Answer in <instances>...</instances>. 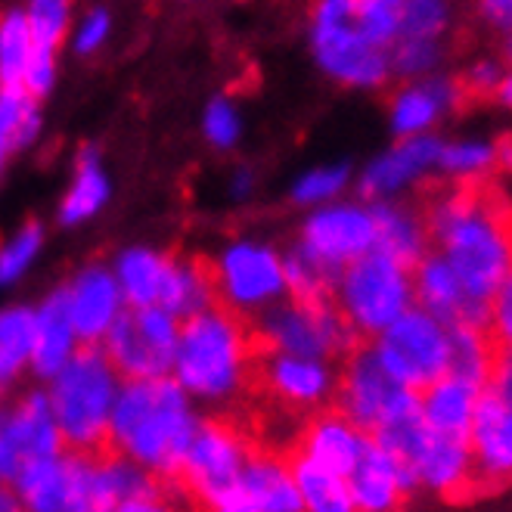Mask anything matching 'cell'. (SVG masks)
Returning <instances> with one entry per match:
<instances>
[{
	"label": "cell",
	"instance_id": "obj_37",
	"mask_svg": "<svg viewBox=\"0 0 512 512\" xmlns=\"http://www.w3.org/2000/svg\"><path fill=\"white\" fill-rule=\"evenodd\" d=\"M205 137L218 149H230L239 137V115L227 100H215L205 112Z\"/></svg>",
	"mask_w": 512,
	"mask_h": 512
},
{
	"label": "cell",
	"instance_id": "obj_14",
	"mask_svg": "<svg viewBox=\"0 0 512 512\" xmlns=\"http://www.w3.org/2000/svg\"><path fill=\"white\" fill-rule=\"evenodd\" d=\"M370 444V435L364 429H357L351 419H345L333 407H320L314 410L305 423L298 426L295 438L289 441L286 454L308 457L329 472H336L348 478V472L357 466V460L364 457V450Z\"/></svg>",
	"mask_w": 512,
	"mask_h": 512
},
{
	"label": "cell",
	"instance_id": "obj_26",
	"mask_svg": "<svg viewBox=\"0 0 512 512\" xmlns=\"http://www.w3.org/2000/svg\"><path fill=\"white\" fill-rule=\"evenodd\" d=\"M109 196V184H106V174L100 168V156L97 149H84L78 156V180L72 193L66 196L63 208H59V224H81L84 218H90L94 212H100L103 202Z\"/></svg>",
	"mask_w": 512,
	"mask_h": 512
},
{
	"label": "cell",
	"instance_id": "obj_20",
	"mask_svg": "<svg viewBox=\"0 0 512 512\" xmlns=\"http://www.w3.org/2000/svg\"><path fill=\"white\" fill-rule=\"evenodd\" d=\"M122 286L103 267H87L69 283V317L81 342H100L115 314L122 311Z\"/></svg>",
	"mask_w": 512,
	"mask_h": 512
},
{
	"label": "cell",
	"instance_id": "obj_34",
	"mask_svg": "<svg viewBox=\"0 0 512 512\" xmlns=\"http://www.w3.org/2000/svg\"><path fill=\"white\" fill-rule=\"evenodd\" d=\"M348 165H333V168H317L311 174H305L295 184L292 199L295 202H323V199H333L345 190L348 184Z\"/></svg>",
	"mask_w": 512,
	"mask_h": 512
},
{
	"label": "cell",
	"instance_id": "obj_25",
	"mask_svg": "<svg viewBox=\"0 0 512 512\" xmlns=\"http://www.w3.org/2000/svg\"><path fill=\"white\" fill-rule=\"evenodd\" d=\"M35 314L25 308L0 311V395L10 388L19 370L32 360Z\"/></svg>",
	"mask_w": 512,
	"mask_h": 512
},
{
	"label": "cell",
	"instance_id": "obj_42",
	"mask_svg": "<svg viewBox=\"0 0 512 512\" xmlns=\"http://www.w3.org/2000/svg\"><path fill=\"white\" fill-rule=\"evenodd\" d=\"M7 153H10V143H7V137H4V134H0V168H4Z\"/></svg>",
	"mask_w": 512,
	"mask_h": 512
},
{
	"label": "cell",
	"instance_id": "obj_24",
	"mask_svg": "<svg viewBox=\"0 0 512 512\" xmlns=\"http://www.w3.org/2000/svg\"><path fill=\"white\" fill-rule=\"evenodd\" d=\"M292 475H295V485L301 494V503L305 509L314 512H351V491H348V478L329 472L326 466L308 460V457H298V454H286Z\"/></svg>",
	"mask_w": 512,
	"mask_h": 512
},
{
	"label": "cell",
	"instance_id": "obj_30",
	"mask_svg": "<svg viewBox=\"0 0 512 512\" xmlns=\"http://www.w3.org/2000/svg\"><path fill=\"white\" fill-rule=\"evenodd\" d=\"M444 59V38H398L388 47V66L398 78H426Z\"/></svg>",
	"mask_w": 512,
	"mask_h": 512
},
{
	"label": "cell",
	"instance_id": "obj_15",
	"mask_svg": "<svg viewBox=\"0 0 512 512\" xmlns=\"http://www.w3.org/2000/svg\"><path fill=\"white\" fill-rule=\"evenodd\" d=\"M298 512L305 509L283 450L255 447L236 478L233 512Z\"/></svg>",
	"mask_w": 512,
	"mask_h": 512
},
{
	"label": "cell",
	"instance_id": "obj_2",
	"mask_svg": "<svg viewBox=\"0 0 512 512\" xmlns=\"http://www.w3.org/2000/svg\"><path fill=\"white\" fill-rule=\"evenodd\" d=\"M196 423L187 391L177 379H128L122 391H115L109 410V441L118 454L171 481L184 463Z\"/></svg>",
	"mask_w": 512,
	"mask_h": 512
},
{
	"label": "cell",
	"instance_id": "obj_11",
	"mask_svg": "<svg viewBox=\"0 0 512 512\" xmlns=\"http://www.w3.org/2000/svg\"><path fill=\"white\" fill-rule=\"evenodd\" d=\"M59 450L63 441L47 395L32 391L16 407L0 410V481L16 485L28 469L53 460Z\"/></svg>",
	"mask_w": 512,
	"mask_h": 512
},
{
	"label": "cell",
	"instance_id": "obj_13",
	"mask_svg": "<svg viewBox=\"0 0 512 512\" xmlns=\"http://www.w3.org/2000/svg\"><path fill=\"white\" fill-rule=\"evenodd\" d=\"M413 305L438 317L444 326H488V301L466 292L457 270L450 267L435 249H429L410 270Z\"/></svg>",
	"mask_w": 512,
	"mask_h": 512
},
{
	"label": "cell",
	"instance_id": "obj_40",
	"mask_svg": "<svg viewBox=\"0 0 512 512\" xmlns=\"http://www.w3.org/2000/svg\"><path fill=\"white\" fill-rule=\"evenodd\" d=\"M475 10L497 32H512V0H475Z\"/></svg>",
	"mask_w": 512,
	"mask_h": 512
},
{
	"label": "cell",
	"instance_id": "obj_21",
	"mask_svg": "<svg viewBox=\"0 0 512 512\" xmlns=\"http://www.w3.org/2000/svg\"><path fill=\"white\" fill-rule=\"evenodd\" d=\"M370 212L376 224V249L388 252L413 270V264L429 252V233L423 215H419V205L376 199L370 202Z\"/></svg>",
	"mask_w": 512,
	"mask_h": 512
},
{
	"label": "cell",
	"instance_id": "obj_23",
	"mask_svg": "<svg viewBox=\"0 0 512 512\" xmlns=\"http://www.w3.org/2000/svg\"><path fill=\"white\" fill-rule=\"evenodd\" d=\"M478 391L481 388H475L472 382L444 373L435 382H429L423 391H416V395H419V413H423L429 429L469 438Z\"/></svg>",
	"mask_w": 512,
	"mask_h": 512
},
{
	"label": "cell",
	"instance_id": "obj_6",
	"mask_svg": "<svg viewBox=\"0 0 512 512\" xmlns=\"http://www.w3.org/2000/svg\"><path fill=\"white\" fill-rule=\"evenodd\" d=\"M357 0H317L311 10V44L326 75L351 87H382L391 78L388 50L370 44L357 28Z\"/></svg>",
	"mask_w": 512,
	"mask_h": 512
},
{
	"label": "cell",
	"instance_id": "obj_3",
	"mask_svg": "<svg viewBox=\"0 0 512 512\" xmlns=\"http://www.w3.org/2000/svg\"><path fill=\"white\" fill-rule=\"evenodd\" d=\"M249 357L246 314L215 305L180 326L174 379L205 401H233Z\"/></svg>",
	"mask_w": 512,
	"mask_h": 512
},
{
	"label": "cell",
	"instance_id": "obj_5",
	"mask_svg": "<svg viewBox=\"0 0 512 512\" xmlns=\"http://www.w3.org/2000/svg\"><path fill=\"white\" fill-rule=\"evenodd\" d=\"M336 301L364 339H376L382 329L413 305L410 267L382 249H370L342 267Z\"/></svg>",
	"mask_w": 512,
	"mask_h": 512
},
{
	"label": "cell",
	"instance_id": "obj_8",
	"mask_svg": "<svg viewBox=\"0 0 512 512\" xmlns=\"http://www.w3.org/2000/svg\"><path fill=\"white\" fill-rule=\"evenodd\" d=\"M180 323L162 305H131L118 311L103 333V351L115 373L125 379L168 376L177 357Z\"/></svg>",
	"mask_w": 512,
	"mask_h": 512
},
{
	"label": "cell",
	"instance_id": "obj_36",
	"mask_svg": "<svg viewBox=\"0 0 512 512\" xmlns=\"http://www.w3.org/2000/svg\"><path fill=\"white\" fill-rule=\"evenodd\" d=\"M53 50H56V47L32 44V53H28V63H25V72H22V87H25L32 97H47V94H50L53 75H56Z\"/></svg>",
	"mask_w": 512,
	"mask_h": 512
},
{
	"label": "cell",
	"instance_id": "obj_31",
	"mask_svg": "<svg viewBox=\"0 0 512 512\" xmlns=\"http://www.w3.org/2000/svg\"><path fill=\"white\" fill-rule=\"evenodd\" d=\"M32 28H28V16L10 13L0 22V87H16L22 84V72L32 53Z\"/></svg>",
	"mask_w": 512,
	"mask_h": 512
},
{
	"label": "cell",
	"instance_id": "obj_18",
	"mask_svg": "<svg viewBox=\"0 0 512 512\" xmlns=\"http://www.w3.org/2000/svg\"><path fill=\"white\" fill-rule=\"evenodd\" d=\"M348 491L354 509H367V512L401 509L416 497V488L407 478V472L373 438L364 450V457L348 472Z\"/></svg>",
	"mask_w": 512,
	"mask_h": 512
},
{
	"label": "cell",
	"instance_id": "obj_22",
	"mask_svg": "<svg viewBox=\"0 0 512 512\" xmlns=\"http://www.w3.org/2000/svg\"><path fill=\"white\" fill-rule=\"evenodd\" d=\"M75 351V329L69 317V286L56 289L44 308L35 314V348H32V367L38 376L53 379L66 367V360Z\"/></svg>",
	"mask_w": 512,
	"mask_h": 512
},
{
	"label": "cell",
	"instance_id": "obj_27",
	"mask_svg": "<svg viewBox=\"0 0 512 512\" xmlns=\"http://www.w3.org/2000/svg\"><path fill=\"white\" fill-rule=\"evenodd\" d=\"M162 267L165 258L146 252V249H131L118 258V286L128 305H156L159 298V283H162Z\"/></svg>",
	"mask_w": 512,
	"mask_h": 512
},
{
	"label": "cell",
	"instance_id": "obj_16",
	"mask_svg": "<svg viewBox=\"0 0 512 512\" xmlns=\"http://www.w3.org/2000/svg\"><path fill=\"white\" fill-rule=\"evenodd\" d=\"M301 243L329 264L345 267L348 261L360 258L376 246V224L373 212L364 205H333L320 208L301 227Z\"/></svg>",
	"mask_w": 512,
	"mask_h": 512
},
{
	"label": "cell",
	"instance_id": "obj_43",
	"mask_svg": "<svg viewBox=\"0 0 512 512\" xmlns=\"http://www.w3.org/2000/svg\"><path fill=\"white\" fill-rule=\"evenodd\" d=\"M506 63L512 66V32L506 35Z\"/></svg>",
	"mask_w": 512,
	"mask_h": 512
},
{
	"label": "cell",
	"instance_id": "obj_17",
	"mask_svg": "<svg viewBox=\"0 0 512 512\" xmlns=\"http://www.w3.org/2000/svg\"><path fill=\"white\" fill-rule=\"evenodd\" d=\"M441 143L444 140H438L432 134L401 137V143L395 149H388L385 156L370 162V168L364 171V177H360V196L376 202V199H388V196L413 187L416 180H423L432 168H438Z\"/></svg>",
	"mask_w": 512,
	"mask_h": 512
},
{
	"label": "cell",
	"instance_id": "obj_41",
	"mask_svg": "<svg viewBox=\"0 0 512 512\" xmlns=\"http://www.w3.org/2000/svg\"><path fill=\"white\" fill-rule=\"evenodd\" d=\"M497 100H500L506 109H512V72L503 75V81H500V87H497Z\"/></svg>",
	"mask_w": 512,
	"mask_h": 512
},
{
	"label": "cell",
	"instance_id": "obj_39",
	"mask_svg": "<svg viewBox=\"0 0 512 512\" xmlns=\"http://www.w3.org/2000/svg\"><path fill=\"white\" fill-rule=\"evenodd\" d=\"M109 35V13L106 10H90L87 19L81 22L75 35V50L78 53H94Z\"/></svg>",
	"mask_w": 512,
	"mask_h": 512
},
{
	"label": "cell",
	"instance_id": "obj_9",
	"mask_svg": "<svg viewBox=\"0 0 512 512\" xmlns=\"http://www.w3.org/2000/svg\"><path fill=\"white\" fill-rule=\"evenodd\" d=\"M373 345L388 373L413 391H423L447 370V326L416 305L391 320Z\"/></svg>",
	"mask_w": 512,
	"mask_h": 512
},
{
	"label": "cell",
	"instance_id": "obj_1",
	"mask_svg": "<svg viewBox=\"0 0 512 512\" xmlns=\"http://www.w3.org/2000/svg\"><path fill=\"white\" fill-rule=\"evenodd\" d=\"M429 249L457 270L469 295L491 301L512 270V199L491 177L429 187L416 202Z\"/></svg>",
	"mask_w": 512,
	"mask_h": 512
},
{
	"label": "cell",
	"instance_id": "obj_32",
	"mask_svg": "<svg viewBox=\"0 0 512 512\" xmlns=\"http://www.w3.org/2000/svg\"><path fill=\"white\" fill-rule=\"evenodd\" d=\"M41 239H44V230H41V224L32 221L13 243L0 249V286H7L25 274V267L35 261V255L41 249Z\"/></svg>",
	"mask_w": 512,
	"mask_h": 512
},
{
	"label": "cell",
	"instance_id": "obj_33",
	"mask_svg": "<svg viewBox=\"0 0 512 512\" xmlns=\"http://www.w3.org/2000/svg\"><path fill=\"white\" fill-rule=\"evenodd\" d=\"M69 25V0H32L28 10V28H32V41L56 47L59 38L66 35Z\"/></svg>",
	"mask_w": 512,
	"mask_h": 512
},
{
	"label": "cell",
	"instance_id": "obj_10",
	"mask_svg": "<svg viewBox=\"0 0 512 512\" xmlns=\"http://www.w3.org/2000/svg\"><path fill=\"white\" fill-rule=\"evenodd\" d=\"M469 460L472 497L512 488V395L491 388L478 391L469 426Z\"/></svg>",
	"mask_w": 512,
	"mask_h": 512
},
{
	"label": "cell",
	"instance_id": "obj_28",
	"mask_svg": "<svg viewBox=\"0 0 512 512\" xmlns=\"http://www.w3.org/2000/svg\"><path fill=\"white\" fill-rule=\"evenodd\" d=\"M438 171L447 180H478L497 171V143L488 140H457L441 143Z\"/></svg>",
	"mask_w": 512,
	"mask_h": 512
},
{
	"label": "cell",
	"instance_id": "obj_4",
	"mask_svg": "<svg viewBox=\"0 0 512 512\" xmlns=\"http://www.w3.org/2000/svg\"><path fill=\"white\" fill-rule=\"evenodd\" d=\"M50 407L59 429L63 450L78 454H112L109 441V410L115 401V370L103 345L84 342L72 351L66 367L53 376Z\"/></svg>",
	"mask_w": 512,
	"mask_h": 512
},
{
	"label": "cell",
	"instance_id": "obj_7",
	"mask_svg": "<svg viewBox=\"0 0 512 512\" xmlns=\"http://www.w3.org/2000/svg\"><path fill=\"white\" fill-rule=\"evenodd\" d=\"M416 404V391L388 373L373 339L360 342L336 367V385L329 407L339 410L357 429L373 435L385 419Z\"/></svg>",
	"mask_w": 512,
	"mask_h": 512
},
{
	"label": "cell",
	"instance_id": "obj_38",
	"mask_svg": "<svg viewBox=\"0 0 512 512\" xmlns=\"http://www.w3.org/2000/svg\"><path fill=\"white\" fill-rule=\"evenodd\" d=\"M503 75H506V69L497 63V59H478V63L469 66L466 75L460 78V87L466 97H488V94H497Z\"/></svg>",
	"mask_w": 512,
	"mask_h": 512
},
{
	"label": "cell",
	"instance_id": "obj_29",
	"mask_svg": "<svg viewBox=\"0 0 512 512\" xmlns=\"http://www.w3.org/2000/svg\"><path fill=\"white\" fill-rule=\"evenodd\" d=\"M450 22V0H398V38H444Z\"/></svg>",
	"mask_w": 512,
	"mask_h": 512
},
{
	"label": "cell",
	"instance_id": "obj_19",
	"mask_svg": "<svg viewBox=\"0 0 512 512\" xmlns=\"http://www.w3.org/2000/svg\"><path fill=\"white\" fill-rule=\"evenodd\" d=\"M463 97L466 94L460 81L435 75L413 78L391 100V128H395L398 137L429 134V128L438 125L450 109H457Z\"/></svg>",
	"mask_w": 512,
	"mask_h": 512
},
{
	"label": "cell",
	"instance_id": "obj_12",
	"mask_svg": "<svg viewBox=\"0 0 512 512\" xmlns=\"http://www.w3.org/2000/svg\"><path fill=\"white\" fill-rule=\"evenodd\" d=\"M218 264V289L221 305L236 311H255L267 301H274L286 292L283 261L274 249L255 243H239L224 252Z\"/></svg>",
	"mask_w": 512,
	"mask_h": 512
},
{
	"label": "cell",
	"instance_id": "obj_35",
	"mask_svg": "<svg viewBox=\"0 0 512 512\" xmlns=\"http://www.w3.org/2000/svg\"><path fill=\"white\" fill-rule=\"evenodd\" d=\"M488 336L497 348H512V270L488 301Z\"/></svg>",
	"mask_w": 512,
	"mask_h": 512
}]
</instances>
